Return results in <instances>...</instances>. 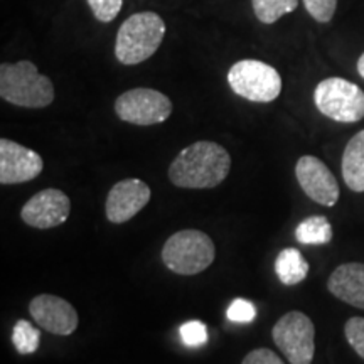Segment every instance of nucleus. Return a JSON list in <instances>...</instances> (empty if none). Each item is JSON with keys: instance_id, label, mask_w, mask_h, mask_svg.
Here are the masks:
<instances>
[{"instance_id": "obj_1", "label": "nucleus", "mask_w": 364, "mask_h": 364, "mask_svg": "<svg viewBox=\"0 0 364 364\" xmlns=\"http://www.w3.org/2000/svg\"><path fill=\"white\" fill-rule=\"evenodd\" d=\"M231 171L230 152L216 142L199 140L182 149L169 166V181L181 189H213Z\"/></svg>"}, {"instance_id": "obj_2", "label": "nucleus", "mask_w": 364, "mask_h": 364, "mask_svg": "<svg viewBox=\"0 0 364 364\" xmlns=\"http://www.w3.org/2000/svg\"><path fill=\"white\" fill-rule=\"evenodd\" d=\"M0 97L22 108H46L54 102V86L41 75L34 63H2L0 66Z\"/></svg>"}, {"instance_id": "obj_3", "label": "nucleus", "mask_w": 364, "mask_h": 364, "mask_svg": "<svg viewBox=\"0 0 364 364\" xmlns=\"http://www.w3.org/2000/svg\"><path fill=\"white\" fill-rule=\"evenodd\" d=\"M166 36V22L156 12H136L120 26L115 56L122 65L135 66L152 58Z\"/></svg>"}, {"instance_id": "obj_4", "label": "nucleus", "mask_w": 364, "mask_h": 364, "mask_svg": "<svg viewBox=\"0 0 364 364\" xmlns=\"http://www.w3.org/2000/svg\"><path fill=\"white\" fill-rule=\"evenodd\" d=\"M162 262L177 275H198L213 265L216 248L209 235L199 230L177 231L162 247Z\"/></svg>"}, {"instance_id": "obj_5", "label": "nucleus", "mask_w": 364, "mask_h": 364, "mask_svg": "<svg viewBox=\"0 0 364 364\" xmlns=\"http://www.w3.org/2000/svg\"><path fill=\"white\" fill-rule=\"evenodd\" d=\"M228 85L241 98L270 103L282 93V76L275 68L258 59H241L228 71Z\"/></svg>"}, {"instance_id": "obj_6", "label": "nucleus", "mask_w": 364, "mask_h": 364, "mask_svg": "<svg viewBox=\"0 0 364 364\" xmlns=\"http://www.w3.org/2000/svg\"><path fill=\"white\" fill-rule=\"evenodd\" d=\"M314 103L322 115L339 124L364 118V91L344 78H327L314 90Z\"/></svg>"}, {"instance_id": "obj_7", "label": "nucleus", "mask_w": 364, "mask_h": 364, "mask_svg": "<svg viewBox=\"0 0 364 364\" xmlns=\"http://www.w3.org/2000/svg\"><path fill=\"white\" fill-rule=\"evenodd\" d=\"M272 338L290 364H312L316 354V327L307 314L287 312L273 326Z\"/></svg>"}, {"instance_id": "obj_8", "label": "nucleus", "mask_w": 364, "mask_h": 364, "mask_svg": "<svg viewBox=\"0 0 364 364\" xmlns=\"http://www.w3.org/2000/svg\"><path fill=\"white\" fill-rule=\"evenodd\" d=\"M115 113L127 124L140 127L157 125L171 117L172 102L157 90L134 88L117 98Z\"/></svg>"}, {"instance_id": "obj_9", "label": "nucleus", "mask_w": 364, "mask_h": 364, "mask_svg": "<svg viewBox=\"0 0 364 364\" xmlns=\"http://www.w3.org/2000/svg\"><path fill=\"white\" fill-rule=\"evenodd\" d=\"M295 177L300 189L321 206L332 208L339 201V182L321 159L302 156L295 166Z\"/></svg>"}, {"instance_id": "obj_10", "label": "nucleus", "mask_w": 364, "mask_h": 364, "mask_svg": "<svg viewBox=\"0 0 364 364\" xmlns=\"http://www.w3.org/2000/svg\"><path fill=\"white\" fill-rule=\"evenodd\" d=\"M71 199L59 189H43L36 193L21 209V220L36 230H51L68 221Z\"/></svg>"}, {"instance_id": "obj_11", "label": "nucleus", "mask_w": 364, "mask_h": 364, "mask_svg": "<svg viewBox=\"0 0 364 364\" xmlns=\"http://www.w3.org/2000/svg\"><path fill=\"white\" fill-rule=\"evenodd\" d=\"M152 191L142 179H124L110 189L105 201V215L113 225H124L147 206Z\"/></svg>"}, {"instance_id": "obj_12", "label": "nucleus", "mask_w": 364, "mask_h": 364, "mask_svg": "<svg viewBox=\"0 0 364 364\" xmlns=\"http://www.w3.org/2000/svg\"><path fill=\"white\" fill-rule=\"evenodd\" d=\"M43 169V157L33 149H27L11 139L0 140V182L4 186L33 181Z\"/></svg>"}, {"instance_id": "obj_13", "label": "nucleus", "mask_w": 364, "mask_h": 364, "mask_svg": "<svg viewBox=\"0 0 364 364\" xmlns=\"http://www.w3.org/2000/svg\"><path fill=\"white\" fill-rule=\"evenodd\" d=\"M29 314L36 324L56 336H70L80 324L76 309L68 300L51 294L38 295L31 300Z\"/></svg>"}, {"instance_id": "obj_14", "label": "nucleus", "mask_w": 364, "mask_h": 364, "mask_svg": "<svg viewBox=\"0 0 364 364\" xmlns=\"http://www.w3.org/2000/svg\"><path fill=\"white\" fill-rule=\"evenodd\" d=\"M327 290L349 306L364 311V263H343L331 273Z\"/></svg>"}, {"instance_id": "obj_15", "label": "nucleus", "mask_w": 364, "mask_h": 364, "mask_svg": "<svg viewBox=\"0 0 364 364\" xmlns=\"http://www.w3.org/2000/svg\"><path fill=\"white\" fill-rule=\"evenodd\" d=\"M343 179L354 193H364V130L349 140L341 162Z\"/></svg>"}, {"instance_id": "obj_16", "label": "nucleus", "mask_w": 364, "mask_h": 364, "mask_svg": "<svg viewBox=\"0 0 364 364\" xmlns=\"http://www.w3.org/2000/svg\"><path fill=\"white\" fill-rule=\"evenodd\" d=\"M275 273L279 277L280 284L285 287L299 285L309 275V263L304 255L297 248H284L277 255Z\"/></svg>"}, {"instance_id": "obj_17", "label": "nucleus", "mask_w": 364, "mask_h": 364, "mask_svg": "<svg viewBox=\"0 0 364 364\" xmlns=\"http://www.w3.org/2000/svg\"><path fill=\"white\" fill-rule=\"evenodd\" d=\"M295 240L300 245H327L332 241V226L326 216H311L295 228Z\"/></svg>"}, {"instance_id": "obj_18", "label": "nucleus", "mask_w": 364, "mask_h": 364, "mask_svg": "<svg viewBox=\"0 0 364 364\" xmlns=\"http://www.w3.org/2000/svg\"><path fill=\"white\" fill-rule=\"evenodd\" d=\"M252 6L258 21L263 24H273L285 14L294 12L299 6V0H252Z\"/></svg>"}, {"instance_id": "obj_19", "label": "nucleus", "mask_w": 364, "mask_h": 364, "mask_svg": "<svg viewBox=\"0 0 364 364\" xmlns=\"http://www.w3.org/2000/svg\"><path fill=\"white\" fill-rule=\"evenodd\" d=\"M12 343L16 346L17 353L34 354L39 349L41 331L36 329L29 321L21 318V321H17L16 326H14Z\"/></svg>"}, {"instance_id": "obj_20", "label": "nucleus", "mask_w": 364, "mask_h": 364, "mask_svg": "<svg viewBox=\"0 0 364 364\" xmlns=\"http://www.w3.org/2000/svg\"><path fill=\"white\" fill-rule=\"evenodd\" d=\"M344 336L359 358L364 359V317H351L344 326Z\"/></svg>"}, {"instance_id": "obj_21", "label": "nucleus", "mask_w": 364, "mask_h": 364, "mask_svg": "<svg viewBox=\"0 0 364 364\" xmlns=\"http://www.w3.org/2000/svg\"><path fill=\"white\" fill-rule=\"evenodd\" d=\"M182 343L189 348H199L208 343V329L201 321H189L181 326Z\"/></svg>"}, {"instance_id": "obj_22", "label": "nucleus", "mask_w": 364, "mask_h": 364, "mask_svg": "<svg viewBox=\"0 0 364 364\" xmlns=\"http://www.w3.org/2000/svg\"><path fill=\"white\" fill-rule=\"evenodd\" d=\"M304 6L312 16V19L321 22V24H327L334 17L338 0H304Z\"/></svg>"}, {"instance_id": "obj_23", "label": "nucleus", "mask_w": 364, "mask_h": 364, "mask_svg": "<svg viewBox=\"0 0 364 364\" xmlns=\"http://www.w3.org/2000/svg\"><path fill=\"white\" fill-rule=\"evenodd\" d=\"M100 22H112L120 14L124 0H86Z\"/></svg>"}, {"instance_id": "obj_24", "label": "nucleus", "mask_w": 364, "mask_h": 364, "mask_svg": "<svg viewBox=\"0 0 364 364\" xmlns=\"http://www.w3.org/2000/svg\"><path fill=\"white\" fill-rule=\"evenodd\" d=\"M226 316L231 322L248 324V322H252L255 316H257V309H255V306L250 302V300L236 299L230 304V307H228Z\"/></svg>"}, {"instance_id": "obj_25", "label": "nucleus", "mask_w": 364, "mask_h": 364, "mask_svg": "<svg viewBox=\"0 0 364 364\" xmlns=\"http://www.w3.org/2000/svg\"><path fill=\"white\" fill-rule=\"evenodd\" d=\"M241 364H285V363L282 361V359L277 356L272 349L258 348V349H253L252 353H248Z\"/></svg>"}, {"instance_id": "obj_26", "label": "nucleus", "mask_w": 364, "mask_h": 364, "mask_svg": "<svg viewBox=\"0 0 364 364\" xmlns=\"http://www.w3.org/2000/svg\"><path fill=\"white\" fill-rule=\"evenodd\" d=\"M358 73H359V76L364 80V53L361 54V58L358 59Z\"/></svg>"}]
</instances>
